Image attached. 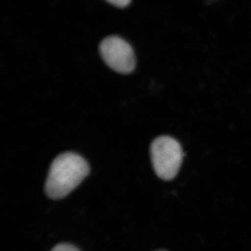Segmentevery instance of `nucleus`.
I'll use <instances>...</instances> for the list:
<instances>
[{"instance_id":"1","label":"nucleus","mask_w":251,"mask_h":251,"mask_svg":"<svg viewBox=\"0 0 251 251\" xmlns=\"http://www.w3.org/2000/svg\"><path fill=\"white\" fill-rule=\"evenodd\" d=\"M90 173V166L80 155L61 153L54 158L46 179V194L52 200L64 198L75 189Z\"/></svg>"},{"instance_id":"2","label":"nucleus","mask_w":251,"mask_h":251,"mask_svg":"<svg viewBox=\"0 0 251 251\" xmlns=\"http://www.w3.org/2000/svg\"><path fill=\"white\" fill-rule=\"evenodd\" d=\"M150 152L157 176L166 181L174 179L184 158L180 144L170 136L158 137L151 143Z\"/></svg>"},{"instance_id":"3","label":"nucleus","mask_w":251,"mask_h":251,"mask_svg":"<svg viewBox=\"0 0 251 251\" xmlns=\"http://www.w3.org/2000/svg\"><path fill=\"white\" fill-rule=\"evenodd\" d=\"M99 50L105 64L120 74H130L135 67V54L131 46L117 36H109L100 43Z\"/></svg>"},{"instance_id":"4","label":"nucleus","mask_w":251,"mask_h":251,"mask_svg":"<svg viewBox=\"0 0 251 251\" xmlns=\"http://www.w3.org/2000/svg\"><path fill=\"white\" fill-rule=\"evenodd\" d=\"M51 251H80L77 248L69 244H59L55 246Z\"/></svg>"},{"instance_id":"5","label":"nucleus","mask_w":251,"mask_h":251,"mask_svg":"<svg viewBox=\"0 0 251 251\" xmlns=\"http://www.w3.org/2000/svg\"><path fill=\"white\" fill-rule=\"evenodd\" d=\"M108 2L119 8H125L131 2L130 0H108Z\"/></svg>"},{"instance_id":"6","label":"nucleus","mask_w":251,"mask_h":251,"mask_svg":"<svg viewBox=\"0 0 251 251\" xmlns=\"http://www.w3.org/2000/svg\"></svg>"}]
</instances>
